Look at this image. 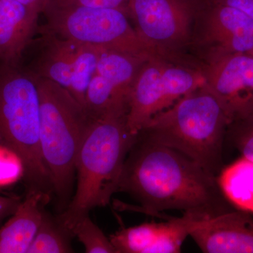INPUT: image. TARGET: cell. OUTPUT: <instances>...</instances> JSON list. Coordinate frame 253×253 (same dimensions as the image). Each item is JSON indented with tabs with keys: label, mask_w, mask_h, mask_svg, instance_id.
Masks as SVG:
<instances>
[{
	"label": "cell",
	"mask_w": 253,
	"mask_h": 253,
	"mask_svg": "<svg viewBox=\"0 0 253 253\" xmlns=\"http://www.w3.org/2000/svg\"><path fill=\"white\" fill-rule=\"evenodd\" d=\"M118 192L126 193L139 204L132 211L154 217L175 210L207 218L236 208L223 194L217 176L140 132L126 156Z\"/></svg>",
	"instance_id": "cell-1"
},
{
	"label": "cell",
	"mask_w": 253,
	"mask_h": 253,
	"mask_svg": "<svg viewBox=\"0 0 253 253\" xmlns=\"http://www.w3.org/2000/svg\"><path fill=\"white\" fill-rule=\"evenodd\" d=\"M136 136L126 126V114L92 119L78 155L76 191L66 209L56 216L67 230L72 233L91 210L110 204Z\"/></svg>",
	"instance_id": "cell-2"
},
{
	"label": "cell",
	"mask_w": 253,
	"mask_h": 253,
	"mask_svg": "<svg viewBox=\"0 0 253 253\" xmlns=\"http://www.w3.org/2000/svg\"><path fill=\"white\" fill-rule=\"evenodd\" d=\"M230 123L222 105L204 84L155 116L139 132L217 176L224 167L223 149Z\"/></svg>",
	"instance_id": "cell-3"
},
{
	"label": "cell",
	"mask_w": 253,
	"mask_h": 253,
	"mask_svg": "<svg viewBox=\"0 0 253 253\" xmlns=\"http://www.w3.org/2000/svg\"><path fill=\"white\" fill-rule=\"evenodd\" d=\"M38 76L18 65H0V140L21 166L26 192L53 196L41 148Z\"/></svg>",
	"instance_id": "cell-4"
},
{
	"label": "cell",
	"mask_w": 253,
	"mask_h": 253,
	"mask_svg": "<svg viewBox=\"0 0 253 253\" xmlns=\"http://www.w3.org/2000/svg\"><path fill=\"white\" fill-rule=\"evenodd\" d=\"M38 81L41 153L60 214L74 194L78 155L92 119L67 89L46 78Z\"/></svg>",
	"instance_id": "cell-5"
},
{
	"label": "cell",
	"mask_w": 253,
	"mask_h": 253,
	"mask_svg": "<svg viewBox=\"0 0 253 253\" xmlns=\"http://www.w3.org/2000/svg\"><path fill=\"white\" fill-rule=\"evenodd\" d=\"M46 32L82 44L118 50L145 59L163 57L145 41L121 9L94 8L50 0Z\"/></svg>",
	"instance_id": "cell-6"
},
{
	"label": "cell",
	"mask_w": 253,
	"mask_h": 253,
	"mask_svg": "<svg viewBox=\"0 0 253 253\" xmlns=\"http://www.w3.org/2000/svg\"><path fill=\"white\" fill-rule=\"evenodd\" d=\"M205 84L204 75L151 58L141 65L128 100L126 126L137 135L159 113Z\"/></svg>",
	"instance_id": "cell-7"
},
{
	"label": "cell",
	"mask_w": 253,
	"mask_h": 253,
	"mask_svg": "<svg viewBox=\"0 0 253 253\" xmlns=\"http://www.w3.org/2000/svg\"><path fill=\"white\" fill-rule=\"evenodd\" d=\"M45 47L36 71L67 89L84 108L86 90L104 48L82 44L45 31Z\"/></svg>",
	"instance_id": "cell-8"
},
{
	"label": "cell",
	"mask_w": 253,
	"mask_h": 253,
	"mask_svg": "<svg viewBox=\"0 0 253 253\" xmlns=\"http://www.w3.org/2000/svg\"><path fill=\"white\" fill-rule=\"evenodd\" d=\"M205 86L222 105L231 120L253 109V56L216 54L204 73Z\"/></svg>",
	"instance_id": "cell-9"
},
{
	"label": "cell",
	"mask_w": 253,
	"mask_h": 253,
	"mask_svg": "<svg viewBox=\"0 0 253 253\" xmlns=\"http://www.w3.org/2000/svg\"><path fill=\"white\" fill-rule=\"evenodd\" d=\"M136 31L163 54L189 37L191 14L181 0H129Z\"/></svg>",
	"instance_id": "cell-10"
},
{
	"label": "cell",
	"mask_w": 253,
	"mask_h": 253,
	"mask_svg": "<svg viewBox=\"0 0 253 253\" xmlns=\"http://www.w3.org/2000/svg\"><path fill=\"white\" fill-rule=\"evenodd\" d=\"M189 236L204 253H253V218L234 208L196 219Z\"/></svg>",
	"instance_id": "cell-11"
},
{
	"label": "cell",
	"mask_w": 253,
	"mask_h": 253,
	"mask_svg": "<svg viewBox=\"0 0 253 253\" xmlns=\"http://www.w3.org/2000/svg\"><path fill=\"white\" fill-rule=\"evenodd\" d=\"M41 13L16 0H0V60L18 65L36 32Z\"/></svg>",
	"instance_id": "cell-12"
},
{
	"label": "cell",
	"mask_w": 253,
	"mask_h": 253,
	"mask_svg": "<svg viewBox=\"0 0 253 253\" xmlns=\"http://www.w3.org/2000/svg\"><path fill=\"white\" fill-rule=\"evenodd\" d=\"M206 36L215 46L216 54H250L253 50V18L219 4L208 18Z\"/></svg>",
	"instance_id": "cell-13"
},
{
	"label": "cell",
	"mask_w": 253,
	"mask_h": 253,
	"mask_svg": "<svg viewBox=\"0 0 253 253\" xmlns=\"http://www.w3.org/2000/svg\"><path fill=\"white\" fill-rule=\"evenodd\" d=\"M50 201L42 193L26 192L14 214L0 226V253H27Z\"/></svg>",
	"instance_id": "cell-14"
},
{
	"label": "cell",
	"mask_w": 253,
	"mask_h": 253,
	"mask_svg": "<svg viewBox=\"0 0 253 253\" xmlns=\"http://www.w3.org/2000/svg\"><path fill=\"white\" fill-rule=\"evenodd\" d=\"M147 59L118 50L103 49L95 72L106 78L118 97L127 105L131 86Z\"/></svg>",
	"instance_id": "cell-15"
},
{
	"label": "cell",
	"mask_w": 253,
	"mask_h": 253,
	"mask_svg": "<svg viewBox=\"0 0 253 253\" xmlns=\"http://www.w3.org/2000/svg\"><path fill=\"white\" fill-rule=\"evenodd\" d=\"M226 199L237 209L253 214V161L242 156L217 176Z\"/></svg>",
	"instance_id": "cell-16"
},
{
	"label": "cell",
	"mask_w": 253,
	"mask_h": 253,
	"mask_svg": "<svg viewBox=\"0 0 253 253\" xmlns=\"http://www.w3.org/2000/svg\"><path fill=\"white\" fill-rule=\"evenodd\" d=\"M73 236L59 222L56 217L44 211L42 219L27 253H73L71 239Z\"/></svg>",
	"instance_id": "cell-17"
},
{
	"label": "cell",
	"mask_w": 253,
	"mask_h": 253,
	"mask_svg": "<svg viewBox=\"0 0 253 253\" xmlns=\"http://www.w3.org/2000/svg\"><path fill=\"white\" fill-rule=\"evenodd\" d=\"M161 222L144 223L123 228L110 237L116 253H150L160 230Z\"/></svg>",
	"instance_id": "cell-18"
},
{
	"label": "cell",
	"mask_w": 253,
	"mask_h": 253,
	"mask_svg": "<svg viewBox=\"0 0 253 253\" xmlns=\"http://www.w3.org/2000/svg\"><path fill=\"white\" fill-rule=\"evenodd\" d=\"M72 234L84 246L86 253H116L111 240L91 220L89 214L78 221Z\"/></svg>",
	"instance_id": "cell-19"
},
{
	"label": "cell",
	"mask_w": 253,
	"mask_h": 253,
	"mask_svg": "<svg viewBox=\"0 0 253 253\" xmlns=\"http://www.w3.org/2000/svg\"><path fill=\"white\" fill-rule=\"evenodd\" d=\"M226 140L242 156L253 161V109L229 124L226 131Z\"/></svg>",
	"instance_id": "cell-20"
},
{
	"label": "cell",
	"mask_w": 253,
	"mask_h": 253,
	"mask_svg": "<svg viewBox=\"0 0 253 253\" xmlns=\"http://www.w3.org/2000/svg\"><path fill=\"white\" fill-rule=\"evenodd\" d=\"M21 201L18 196L0 194V226L2 225L5 219L14 214Z\"/></svg>",
	"instance_id": "cell-21"
},
{
	"label": "cell",
	"mask_w": 253,
	"mask_h": 253,
	"mask_svg": "<svg viewBox=\"0 0 253 253\" xmlns=\"http://www.w3.org/2000/svg\"><path fill=\"white\" fill-rule=\"evenodd\" d=\"M63 2L80 6L107 9H121V6L127 0H59Z\"/></svg>",
	"instance_id": "cell-22"
},
{
	"label": "cell",
	"mask_w": 253,
	"mask_h": 253,
	"mask_svg": "<svg viewBox=\"0 0 253 253\" xmlns=\"http://www.w3.org/2000/svg\"><path fill=\"white\" fill-rule=\"evenodd\" d=\"M219 4L236 8L253 18V0H219Z\"/></svg>",
	"instance_id": "cell-23"
},
{
	"label": "cell",
	"mask_w": 253,
	"mask_h": 253,
	"mask_svg": "<svg viewBox=\"0 0 253 253\" xmlns=\"http://www.w3.org/2000/svg\"><path fill=\"white\" fill-rule=\"evenodd\" d=\"M16 1L37 10L41 14L46 9L50 0H16Z\"/></svg>",
	"instance_id": "cell-24"
},
{
	"label": "cell",
	"mask_w": 253,
	"mask_h": 253,
	"mask_svg": "<svg viewBox=\"0 0 253 253\" xmlns=\"http://www.w3.org/2000/svg\"><path fill=\"white\" fill-rule=\"evenodd\" d=\"M250 54H252V55H253V51H251V53H250Z\"/></svg>",
	"instance_id": "cell-25"
}]
</instances>
